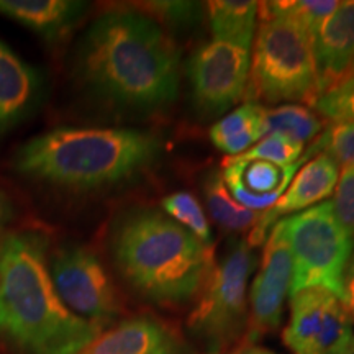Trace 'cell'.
<instances>
[{"label": "cell", "mask_w": 354, "mask_h": 354, "mask_svg": "<svg viewBox=\"0 0 354 354\" xmlns=\"http://www.w3.org/2000/svg\"><path fill=\"white\" fill-rule=\"evenodd\" d=\"M179 51L156 19L112 8L88 25L76 51V74L88 94L115 110L149 113L179 95Z\"/></svg>", "instance_id": "cell-1"}, {"label": "cell", "mask_w": 354, "mask_h": 354, "mask_svg": "<svg viewBox=\"0 0 354 354\" xmlns=\"http://www.w3.org/2000/svg\"><path fill=\"white\" fill-rule=\"evenodd\" d=\"M48 245L35 230L8 232L0 243V338L21 354H74L104 331L59 299Z\"/></svg>", "instance_id": "cell-2"}, {"label": "cell", "mask_w": 354, "mask_h": 354, "mask_svg": "<svg viewBox=\"0 0 354 354\" xmlns=\"http://www.w3.org/2000/svg\"><path fill=\"white\" fill-rule=\"evenodd\" d=\"M161 153L156 135L133 128L59 127L26 141L13 158L26 179L55 187H110L148 169Z\"/></svg>", "instance_id": "cell-3"}, {"label": "cell", "mask_w": 354, "mask_h": 354, "mask_svg": "<svg viewBox=\"0 0 354 354\" xmlns=\"http://www.w3.org/2000/svg\"><path fill=\"white\" fill-rule=\"evenodd\" d=\"M118 271L145 299L180 305L201 292L214 268L212 248L156 210H135L112 236Z\"/></svg>", "instance_id": "cell-4"}, {"label": "cell", "mask_w": 354, "mask_h": 354, "mask_svg": "<svg viewBox=\"0 0 354 354\" xmlns=\"http://www.w3.org/2000/svg\"><path fill=\"white\" fill-rule=\"evenodd\" d=\"M258 19L248 88L266 104H312L320 86L310 35L287 17L258 13Z\"/></svg>", "instance_id": "cell-5"}, {"label": "cell", "mask_w": 354, "mask_h": 354, "mask_svg": "<svg viewBox=\"0 0 354 354\" xmlns=\"http://www.w3.org/2000/svg\"><path fill=\"white\" fill-rule=\"evenodd\" d=\"M292 256L290 295L322 289L342 299L343 276L354 251V236L325 201L279 220Z\"/></svg>", "instance_id": "cell-6"}, {"label": "cell", "mask_w": 354, "mask_h": 354, "mask_svg": "<svg viewBox=\"0 0 354 354\" xmlns=\"http://www.w3.org/2000/svg\"><path fill=\"white\" fill-rule=\"evenodd\" d=\"M254 254L248 241H234L212 268L187 328L210 354H220L241 335L248 325V282L254 269Z\"/></svg>", "instance_id": "cell-7"}, {"label": "cell", "mask_w": 354, "mask_h": 354, "mask_svg": "<svg viewBox=\"0 0 354 354\" xmlns=\"http://www.w3.org/2000/svg\"><path fill=\"white\" fill-rule=\"evenodd\" d=\"M48 268L57 295L74 315L100 330L120 317L118 292L94 251L66 243L48 256Z\"/></svg>", "instance_id": "cell-8"}, {"label": "cell", "mask_w": 354, "mask_h": 354, "mask_svg": "<svg viewBox=\"0 0 354 354\" xmlns=\"http://www.w3.org/2000/svg\"><path fill=\"white\" fill-rule=\"evenodd\" d=\"M251 48L230 41L202 44L190 56L187 76L197 109L220 117L245 97L250 87Z\"/></svg>", "instance_id": "cell-9"}, {"label": "cell", "mask_w": 354, "mask_h": 354, "mask_svg": "<svg viewBox=\"0 0 354 354\" xmlns=\"http://www.w3.org/2000/svg\"><path fill=\"white\" fill-rule=\"evenodd\" d=\"M282 342L294 354H354V325L338 297L307 289L290 295Z\"/></svg>", "instance_id": "cell-10"}, {"label": "cell", "mask_w": 354, "mask_h": 354, "mask_svg": "<svg viewBox=\"0 0 354 354\" xmlns=\"http://www.w3.org/2000/svg\"><path fill=\"white\" fill-rule=\"evenodd\" d=\"M290 286L292 256L277 221L268 234L261 268L250 290L246 344L256 343L281 326L286 300L290 297Z\"/></svg>", "instance_id": "cell-11"}, {"label": "cell", "mask_w": 354, "mask_h": 354, "mask_svg": "<svg viewBox=\"0 0 354 354\" xmlns=\"http://www.w3.org/2000/svg\"><path fill=\"white\" fill-rule=\"evenodd\" d=\"M339 179V165L326 154H315L307 165L295 172L279 201L269 210L261 214L258 223L251 230L248 245L251 248L266 241L269 232L279 220L300 214L325 202L333 196Z\"/></svg>", "instance_id": "cell-12"}, {"label": "cell", "mask_w": 354, "mask_h": 354, "mask_svg": "<svg viewBox=\"0 0 354 354\" xmlns=\"http://www.w3.org/2000/svg\"><path fill=\"white\" fill-rule=\"evenodd\" d=\"M310 156H315L307 149L302 159L289 166H277L266 161H248L241 158H227L223 161L221 179L227 185L230 196L248 210L256 214L269 210L284 194L287 185L294 179L302 165Z\"/></svg>", "instance_id": "cell-13"}, {"label": "cell", "mask_w": 354, "mask_h": 354, "mask_svg": "<svg viewBox=\"0 0 354 354\" xmlns=\"http://www.w3.org/2000/svg\"><path fill=\"white\" fill-rule=\"evenodd\" d=\"M74 354H185V348L166 323L149 315H136L100 331Z\"/></svg>", "instance_id": "cell-14"}, {"label": "cell", "mask_w": 354, "mask_h": 354, "mask_svg": "<svg viewBox=\"0 0 354 354\" xmlns=\"http://www.w3.org/2000/svg\"><path fill=\"white\" fill-rule=\"evenodd\" d=\"M41 71L0 39V135L37 112L44 97Z\"/></svg>", "instance_id": "cell-15"}, {"label": "cell", "mask_w": 354, "mask_h": 354, "mask_svg": "<svg viewBox=\"0 0 354 354\" xmlns=\"http://www.w3.org/2000/svg\"><path fill=\"white\" fill-rule=\"evenodd\" d=\"M312 48L322 94L346 77L354 59V0L339 2L326 17L312 37Z\"/></svg>", "instance_id": "cell-16"}, {"label": "cell", "mask_w": 354, "mask_h": 354, "mask_svg": "<svg viewBox=\"0 0 354 354\" xmlns=\"http://www.w3.org/2000/svg\"><path fill=\"white\" fill-rule=\"evenodd\" d=\"M86 8L87 3L73 0H0V15L19 21L50 43L66 37Z\"/></svg>", "instance_id": "cell-17"}, {"label": "cell", "mask_w": 354, "mask_h": 354, "mask_svg": "<svg viewBox=\"0 0 354 354\" xmlns=\"http://www.w3.org/2000/svg\"><path fill=\"white\" fill-rule=\"evenodd\" d=\"M263 109L258 102H246L233 112L223 115L209 131V138L215 148L233 158L240 156L264 138L261 120Z\"/></svg>", "instance_id": "cell-18"}, {"label": "cell", "mask_w": 354, "mask_h": 354, "mask_svg": "<svg viewBox=\"0 0 354 354\" xmlns=\"http://www.w3.org/2000/svg\"><path fill=\"white\" fill-rule=\"evenodd\" d=\"M258 2L251 0H214L207 3L212 39L251 48L258 24Z\"/></svg>", "instance_id": "cell-19"}, {"label": "cell", "mask_w": 354, "mask_h": 354, "mask_svg": "<svg viewBox=\"0 0 354 354\" xmlns=\"http://www.w3.org/2000/svg\"><path fill=\"white\" fill-rule=\"evenodd\" d=\"M261 120L264 136L281 135L304 145L315 140L323 131L322 118L313 110L295 104L277 105L274 109L264 107Z\"/></svg>", "instance_id": "cell-20"}, {"label": "cell", "mask_w": 354, "mask_h": 354, "mask_svg": "<svg viewBox=\"0 0 354 354\" xmlns=\"http://www.w3.org/2000/svg\"><path fill=\"white\" fill-rule=\"evenodd\" d=\"M205 203L212 218L220 228L233 233H243L258 223L261 214L241 207L230 196L220 172H214L203 183Z\"/></svg>", "instance_id": "cell-21"}, {"label": "cell", "mask_w": 354, "mask_h": 354, "mask_svg": "<svg viewBox=\"0 0 354 354\" xmlns=\"http://www.w3.org/2000/svg\"><path fill=\"white\" fill-rule=\"evenodd\" d=\"M338 3L336 0H276L258 3V13L287 17L302 26L312 38L326 17L338 7Z\"/></svg>", "instance_id": "cell-22"}, {"label": "cell", "mask_w": 354, "mask_h": 354, "mask_svg": "<svg viewBox=\"0 0 354 354\" xmlns=\"http://www.w3.org/2000/svg\"><path fill=\"white\" fill-rule=\"evenodd\" d=\"M161 205L171 220H174L177 225L192 233L203 245H212L214 238H212L209 220H207L201 202L194 194L187 192V190L169 194L162 198Z\"/></svg>", "instance_id": "cell-23"}, {"label": "cell", "mask_w": 354, "mask_h": 354, "mask_svg": "<svg viewBox=\"0 0 354 354\" xmlns=\"http://www.w3.org/2000/svg\"><path fill=\"white\" fill-rule=\"evenodd\" d=\"M312 107L331 123L354 122V77H344L323 91Z\"/></svg>", "instance_id": "cell-24"}, {"label": "cell", "mask_w": 354, "mask_h": 354, "mask_svg": "<svg viewBox=\"0 0 354 354\" xmlns=\"http://www.w3.org/2000/svg\"><path fill=\"white\" fill-rule=\"evenodd\" d=\"M310 149L313 154H326L343 167H354V122L331 123L318 135Z\"/></svg>", "instance_id": "cell-25"}, {"label": "cell", "mask_w": 354, "mask_h": 354, "mask_svg": "<svg viewBox=\"0 0 354 354\" xmlns=\"http://www.w3.org/2000/svg\"><path fill=\"white\" fill-rule=\"evenodd\" d=\"M304 149L305 145L299 143V141L289 140L281 135H268L251 146L248 151L233 158L248 159V161H266L277 166H289L302 159Z\"/></svg>", "instance_id": "cell-26"}, {"label": "cell", "mask_w": 354, "mask_h": 354, "mask_svg": "<svg viewBox=\"0 0 354 354\" xmlns=\"http://www.w3.org/2000/svg\"><path fill=\"white\" fill-rule=\"evenodd\" d=\"M336 215L354 236V167H343L333 192Z\"/></svg>", "instance_id": "cell-27"}, {"label": "cell", "mask_w": 354, "mask_h": 354, "mask_svg": "<svg viewBox=\"0 0 354 354\" xmlns=\"http://www.w3.org/2000/svg\"><path fill=\"white\" fill-rule=\"evenodd\" d=\"M201 10L198 3L192 2H149L146 3V12L153 13V19H162L169 21H183L196 19V13Z\"/></svg>", "instance_id": "cell-28"}, {"label": "cell", "mask_w": 354, "mask_h": 354, "mask_svg": "<svg viewBox=\"0 0 354 354\" xmlns=\"http://www.w3.org/2000/svg\"><path fill=\"white\" fill-rule=\"evenodd\" d=\"M342 304L344 310H346L349 320L354 325V251L351 254V259L346 266V271L343 276V294H342Z\"/></svg>", "instance_id": "cell-29"}, {"label": "cell", "mask_w": 354, "mask_h": 354, "mask_svg": "<svg viewBox=\"0 0 354 354\" xmlns=\"http://www.w3.org/2000/svg\"><path fill=\"white\" fill-rule=\"evenodd\" d=\"M13 215H15V210H13V203L6 192L0 189V243H2L6 234L8 233L7 230L10 227Z\"/></svg>", "instance_id": "cell-30"}, {"label": "cell", "mask_w": 354, "mask_h": 354, "mask_svg": "<svg viewBox=\"0 0 354 354\" xmlns=\"http://www.w3.org/2000/svg\"><path fill=\"white\" fill-rule=\"evenodd\" d=\"M225 354H276V353L269 351V349H266V348L254 346V344H245V346L236 348V349H233V351L225 353Z\"/></svg>", "instance_id": "cell-31"}, {"label": "cell", "mask_w": 354, "mask_h": 354, "mask_svg": "<svg viewBox=\"0 0 354 354\" xmlns=\"http://www.w3.org/2000/svg\"><path fill=\"white\" fill-rule=\"evenodd\" d=\"M354 77V59H353V63H351V66H349V71H348V74H346V77Z\"/></svg>", "instance_id": "cell-32"}]
</instances>
